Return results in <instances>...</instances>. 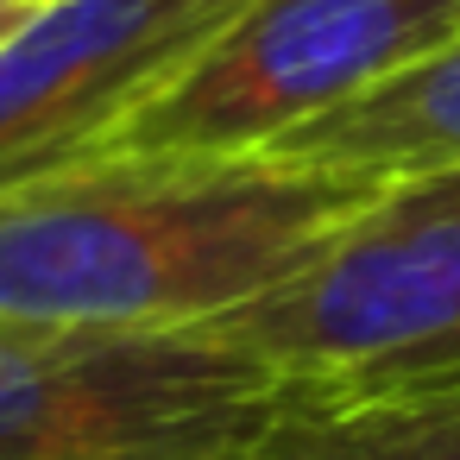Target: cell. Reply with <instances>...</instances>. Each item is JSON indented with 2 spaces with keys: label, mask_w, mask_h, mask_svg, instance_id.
<instances>
[{
  "label": "cell",
  "mask_w": 460,
  "mask_h": 460,
  "mask_svg": "<svg viewBox=\"0 0 460 460\" xmlns=\"http://www.w3.org/2000/svg\"><path fill=\"white\" fill-rule=\"evenodd\" d=\"M284 385H378L460 366V164L391 177L265 296L208 322Z\"/></svg>",
  "instance_id": "7a4b0ae2"
},
{
  "label": "cell",
  "mask_w": 460,
  "mask_h": 460,
  "mask_svg": "<svg viewBox=\"0 0 460 460\" xmlns=\"http://www.w3.org/2000/svg\"><path fill=\"white\" fill-rule=\"evenodd\" d=\"M76 341V328H32V322H0V397L13 385H26L32 372H45L64 347Z\"/></svg>",
  "instance_id": "52a82bcc"
},
{
  "label": "cell",
  "mask_w": 460,
  "mask_h": 460,
  "mask_svg": "<svg viewBox=\"0 0 460 460\" xmlns=\"http://www.w3.org/2000/svg\"><path fill=\"white\" fill-rule=\"evenodd\" d=\"M271 158L315 164V171H353L372 183L460 164V39L397 70L391 83L366 89L341 114L303 127L296 139L271 146Z\"/></svg>",
  "instance_id": "8992f818"
},
{
  "label": "cell",
  "mask_w": 460,
  "mask_h": 460,
  "mask_svg": "<svg viewBox=\"0 0 460 460\" xmlns=\"http://www.w3.org/2000/svg\"><path fill=\"white\" fill-rule=\"evenodd\" d=\"M39 7V0H0V45H7L13 32H20V20Z\"/></svg>",
  "instance_id": "ba28073f"
},
{
  "label": "cell",
  "mask_w": 460,
  "mask_h": 460,
  "mask_svg": "<svg viewBox=\"0 0 460 460\" xmlns=\"http://www.w3.org/2000/svg\"><path fill=\"white\" fill-rule=\"evenodd\" d=\"M234 460H460V366L378 385H284Z\"/></svg>",
  "instance_id": "5b68a950"
},
{
  "label": "cell",
  "mask_w": 460,
  "mask_h": 460,
  "mask_svg": "<svg viewBox=\"0 0 460 460\" xmlns=\"http://www.w3.org/2000/svg\"><path fill=\"white\" fill-rule=\"evenodd\" d=\"M378 183L271 152L95 158L0 196V322L208 328L309 265Z\"/></svg>",
  "instance_id": "6da1fadb"
},
{
  "label": "cell",
  "mask_w": 460,
  "mask_h": 460,
  "mask_svg": "<svg viewBox=\"0 0 460 460\" xmlns=\"http://www.w3.org/2000/svg\"><path fill=\"white\" fill-rule=\"evenodd\" d=\"M246 0H39L0 45V196L95 164Z\"/></svg>",
  "instance_id": "277c9868"
},
{
  "label": "cell",
  "mask_w": 460,
  "mask_h": 460,
  "mask_svg": "<svg viewBox=\"0 0 460 460\" xmlns=\"http://www.w3.org/2000/svg\"><path fill=\"white\" fill-rule=\"evenodd\" d=\"M460 39V0H246L114 139L133 158H252ZM108 152V158H114Z\"/></svg>",
  "instance_id": "3957f363"
}]
</instances>
